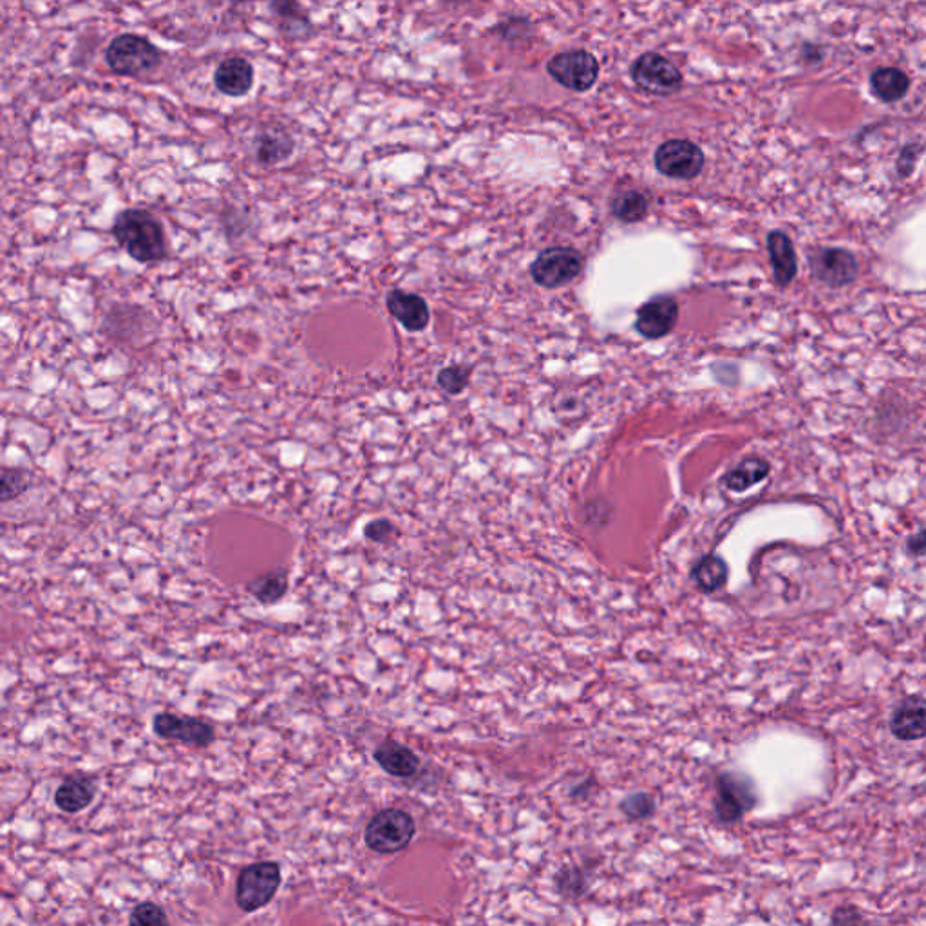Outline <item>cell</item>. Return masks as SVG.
Returning <instances> with one entry per match:
<instances>
[{
    "instance_id": "obj_8",
    "label": "cell",
    "mask_w": 926,
    "mask_h": 926,
    "mask_svg": "<svg viewBox=\"0 0 926 926\" xmlns=\"http://www.w3.org/2000/svg\"><path fill=\"white\" fill-rule=\"evenodd\" d=\"M655 169L671 180H695L704 169V152L690 140H668L661 143L653 156Z\"/></svg>"
},
{
    "instance_id": "obj_5",
    "label": "cell",
    "mask_w": 926,
    "mask_h": 926,
    "mask_svg": "<svg viewBox=\"0 0 926 926\" xmlns=\"http://www.w3.org/2000/svg\"><path fill=\"white\" fill-rule=\"evenodd\" d=\"M630 76L635 86L653 96L675 95L684 86V76L679 67L673 66L668 58L653 51L635 58L630 67Z\"/></svg>"
},
{
    "instance_id": "obj_3",
    "label": "cell",
    "mask_w": 926,
    "mask_h": 926,
    "mask_svg": "<svg viewBox=\"0 0 926 926\" xmlns=\"http://www.w3.org/2000/svg\"><path fill=\"white\" fill-rule=\"evenodd\" d=\"M413 818L400 809H384L369 820L364 840L377 854H395L404 851L415 836Z\"/></svg>"
},
{
    "instance_id": "obj_16",
    "label": "cell",
    "mask_w": 926,
    "mask_h": 926,
    "mask_svg": "<svg viewBox=\"0 0 926 926\" xmlns=\"http://www.w3.org/2000/svg\"><path fill=\"white\" fill-rule=\"evenodd\" d=\"M386 306L407 331H424L431 319L426 301L406 290H391L386 297Z\"/></svg>"
},
{
    "instance_id": "obj_26",
    "label": "cell",
    "mask_w": 926,
    "mask_h": 926,
    "mask_svg": "<svg viewBox=\"0 0 926 926\" xmlns=\"http://www.w3.org/2000/svg\"><path fill=\"white\" fill-rule=\"evenodd\" d=\"M29 482L26 473L19 467H4L2 471V501L19 498L20 494L28 491Z\"/></svg>"
},
{
    "instance_id": "obj_10",
    "label": "cell",
    "mask_w": 926,
    "mask_h": 926,
    "mask_svg": "<svg viewBox=\"0 0 926 926\" xmlns=\"http://www.w3.org/2000/svg\"><path fill=\"white\" fill-rule=\"evenodd\" d=\"M814 277L831 288L851 284L858 277V261L845 248H820L809 256Z\"/></svg>"
},
{
    "instance_id": "obj_20",
    "label": "cell",
    "mask_w": 926,
    "mask_h": 926,
    "mask_svg": "<svg viewBox=\"0 0 926 926\" xmlns=\"http://www.w3.org/2000/svg\"><path fill=\"white\" fill-rule=\"evenodd\" d=\"M96 782L87 776H71L64 780L55 793V804L60 811L76 814L84 811L95 800Z\"/></svg>"
},
{
    "instance_id": "obj_14",
    "label": "cell",
    "mask_w": 926,
    "mask_h": 926,
    "mask_svg": "<svg viewBox=\"0 0 926 926\" xmlns=\"http://www.w3.org/2000/svg\"><path fill=\"white\" fill-rule=\"evenodd\" d=\"M256 80V69L245 57H228L219 62L214 71V86L221 95L230 98L246 96Z\"/></svg>"
},
{
    "instance_id": "obj_11",
    "label": "cell",
    "mask_w": 926,
    "mask_h": 926,
    "mask_svg": "<svg viewBox=\"0 0 926 926\" xmlns=\"http://www.w3.org/2000/svg\"><path fill=\"white\" fill-rule=\"evenodd\" d=\"M753 784L744 776L726 773L717 782L715 809L722 822H737L755 805Z\"/></svg>"
},
{
    "instance_id": "obj_6",
    "label": "cell",
    "mask_w": 926,
    "mask_h": 926,
    "mask_svg": "<svg viewBox=\"0 0 926 926\" xmlns=\"http://www.w3.org/2000/svg\"><path fill=\"white\" fill-rule=\"evenodd\" d=\"M549 73L559 86L570 89L574 93H586L588 89L596 86L599 78V62L597 58L585 49L563 51L547 62Z\"/></svg>"
},
{
    "instance_id": "obj_13",
    "label": "cell",
    "mask_w": 926,
    "mask_h": 926,
    "mask_svg": "<svg viewBox=\"0 0 926 926\" xmlns=\"http://www.w3.org/2000/svg\"><path fill=\"white\" fill-rule=\"evenodd\" d=\"M268 10L275 19L279 33H283L288 40L306 42L315 37L317 29L301 0H270Z\"/></svg>"
},
{
    "instance_id": "obj_28",
    "label": "cell",
    "mask_w": 926,
    "mask_h": 926,
    "mask_svg": "<svg viewBox=\"0 0 926 926\" xmlns=\"http://www.w3.org/2000/svg\"><path fill=\"white\" fill-rule=\"evenodd\" d=\"M131 925H169V917L163 912V908L158 907L156 903L145 901V903H140L138 907H134L133 914H131Z\"/></svg>"
},
{
    "instance_id": "obj_2",
    "label": "cell",
    "mask_w": 926,
    "mask_h": 926,
    "mask_svg": "<svg viewBox=\"0 0 926 926\" xmlns=\"http://www.w3.org/2000/svg\"><path fill=\"white\" fill-rule=\"evenodd\" d=\"M163 53L149 38L136 33H122L105 49V62L114 75L142 78L156 71Z\"/></svg>"
},
{
    "instance_id": "obj_22",
    "label": "cell",
    "mask_w": 926,
    "mask_h": 926,
    "mask_svg": "<svg viewBox=\"0 0 926 926\" xmlns=\"http://www.w3.org/2000/svg\"><path fill=\"white\" fill-rule=\"evenodd\" d=\"M769 471H771V467H769L766 460L751 456V458L742 460L735 469H731L724 476V485L728 487L729 491L744 492L751 489L756 483L764 482L769 476Z\"/></svg>"
},
{
    "instance_id": "obj_25",
    "label": "cell",
    "mask_w": 926,
    "mask_h": 926,
    "mask_svg": "<svg viewBox=\"0 0 926 926\" xmlns=\"http://www.w3.org/2000/svg\"><path fill=\"white\" fill-rule=\"evenodd\" d=\"M693 579L699 588L704 592H715L728 581L729 570L724 559L719 556L709 554L706 558L700 559L699 563L693 568Z\"/></svg>"
},
{
    "instance_id": "obj_33",
    "label": "cell",
    "mask_w": 926,
    "mask_h": 926,
    "mask_svg": "<svg viewBox=\"0 0 926 926\" xmlns=\"http://www.w3.org/2000/svg\"><path fill=\"white\" fill-rule=\"evenodd\" d=\"M445 4H451V6H462V4H469L471 0H442Z\"/></svg>"
},
{
    "instance_id": "obj_19",
    "label": "cell",
    "mask_w": 926,
    "mask_h": 926,
    "mask_svg": "<svg viewBox=\"0 0 926 926\" xmlns=\"http://www.w3.org/2000/svg\"><path fill=\"white\" fill-rule=\"evenodd\" d=\"M870 93L883 104H894L910 93V76L899 67H878L870 73Z\"/></svg>"
},
{
    "instance_id": "obj_31",
    "label": "cell",
    "mask_w": 926,
    "mask_h": 926,
    "mask_svg": "<svg viewBox=\"0 0 926 926\" xmlns=\"http://www.w3.org/2000/svg\"><path fill=\"white\" fill-rule=\"evenodd\" d=\"M393 532H395V527H393V523L388 520L371 521V523L366 525V529H364L366 538L371 539V541H377V543L388 541Z\"/></svg>"
},
{
    "instance_id": "obj_27",
    "label": "cell",
    "mask_w": 926,
    "mask_h": 926,
    "mask_svg": "<svg viewBox=\"0 0 926 926\" xmlns=\"http://www.w3.org/2000/svg\"><path fill=\"white\" fill-rule=\"evenodd\" d=\"M471 371L465 366H449L438 373V386L449 395H458L469 386Z\"/></svg>"
},
{
    "instance_id": "obj_12",
    "label": "cell",
    "mask_w": 926,
    "mask_h": 926,
    "mask_svg": "<svg viewBox=\"0 0 926 926\" xmlns=\"http://www.w3.org/2000/svg\"><path fill=\"white\" fill-rule=\"evenodd\" d=\"M679 319V304L670 295H657L652 301L644 303L635 319V330L644 339H662L670 335Z\"/></svg>"
},
{
    "instance_id": "obj_4",
    "label": "cell",
    "mask_w": 926,
    "mask_h": 926,
    "mask_svg": "<svg viewBox=\"0 0 926 926\" xmlns=\"http://www.w3.org/2000/svg\"><path fill=\"white\" fill-rule=\"evenodd\" d=\"M281 879V867L275 861H259L248 865L241 870L237 879V905L246 914L266 907L281 887Z\"/></svg>"
},
{
    "instance_id": "obj_29",
    "label": "cell",
    "mask_w": 926,
    "mask_h": 926,
    "mask_svg": "<svg viewBox=\"0 0 926 926\" xmlns=\"http://www.w3.org/2000/svg\"><path fill=\"white\" fill-rule=\"evenodd\" d=\"M921 154H923V145H919V143H907L901 149L898 161H896V169H898L901 178H908L914 172V167H916Z\"/></svg>"
},
{
    "instance_id": "obj_18",
    "label": "cell",
    "mask_w": 926,
    "mask_h": 926,
    "mask_svg": "<svg viewBox=\"0 0 926 926\" xmlns=\"http://www.w3.org/2000/svg\"><path fill=\"white\" fill-rule=\"evenodd\" d=\"M767 252L773 266L776 283L789 286L798 274V261L794 252L793 241L780 230H773L767 236Z\"/></svg>"
},
{
    "instance_id": "obj_17",
    "label": "cell",
    "mask_w": 926,
    "mask_h": 926,
    "mask_svg": "<svg viewBox=\"0 0 926 926\" xmlns=\"http://www.w3.org/2000/svg\"><path fill=\"white\" fill-rule=\"evenodd\" d=\"M295 151V140H293L290 131H286L281 125H274L270 129H265L257 133L254 140V154L259 165L263 167H275L279 163L288 160Z\"/></svg>"
},
{
    "instance_id": "obj_7",
    "label": "cell",
    "mask_w": 926,
    "mask_h": 926,
    "mask_svg": "<svg viewBox=\"0 0 926 926\" xmlns=\"http://www.w3.org/2000/svg\"><path fill=\"white\" fill-rule=\"evenodd\" d=\"M583 256L576 248L554 246L539 254L530 266V275L534 283L543 288H559L572 283L583 272Z\"/></svg>"
},
{
    "instance_id": "obj_23",
    "label": "cell",
    "mask_w": 926,
    "mask_h": 926,
    "mask_svg": "<svg viewBox=\"0 0 926 926\" xmlns=\"http://www.w3.org/2000/svg\"><path fill=\"white\" fill-rule=\"evenodd\" d=\"M610 210L621 223H639L648 216L650 196L643 190H624L614 196Z\"/></svg>"
},
{
    "instance_id": "obj_32",
    "label": "cell",
    "mask_w": 926,
    "mask_h": 926,
    "mask_svg": "<svg viewBox=\"0 0 926 926\" xmlns=\"http://www.w3.org/2000/svg\"><path fill=\"white\" fill-rule=\"evenodd\" d=\"M907 547L912 556H926V529L919 530L912 538H908Z\"/></svg>"
},
{
    "instance_id": "obj_1",
    "label": "cell",
    "mask_w": 926,
    "mask_h": 926,
    "mask_svg": "<svg viewBox=\"0 0 926 926\" xmlns=\"http://www.w3.org/2000/svg\"><path fill=\"white\" fill-rule=\"evenodd\" d=\"M116 243L142 265L158 263L167 257V234L160 219L147 208H125L113 223Z\"/></svg>"
},
{
    "instance_id": "obj_30",
    "label": "cell",
    "mask_w": 926,
    "mask_h": 926,
    "mask_svg": "<svg viewBox=\"0 0 926 926\" xmlns=\"http://www.w3.org/2000/svg\"><path fill=\"white\" fill-rule=\"evenodd\" d=\"M624 813L634 818H643L653 811L652 798L648 794H635L630 796L623 804Z\"/></svg>"
},
{
    "instance_id": "obj_24",
    "label": "cell",
    "mask_w": 926,
    "mask_h": 926,
    "mask_svg": "<svg viewBox=\"0 0 926 926\" xmlns=\"http://www.w3.org/2000/svg\"><path fill=\"white\" fill-rule=\"evenodd\" d=\"M246 590L256 597L257 601L265 605L277 603L279 599H283L288 590V570L275 568L263 576H257L246 585Z\"/></svg>"
},
{
    "instance_id": "obj_21",
    "label": "cell",
    "mask_w": 926,
    "mask_h": 926,
    "mask_svg": "<svg viewBox=\"0 0 926 926\" xmlns=\"http://www.w3.org/2000/svg\"><path fill=\"white\" fill-rule=\"evenodd\" d=\"M375 760L386 773L398 776V778L415 775L420 766L418 756L409 747L402 746L395 740H388L382 746H378L375 751Z\"/></svg>"
},
{
    "instance_id": "obj_15",
    "label": "cell",
    "mask_w": 926,
    "mask_h": 926,
    "mask_svg": "<svg viewBox=\"0 0 926 926\" xmlns=\"http://www.w3.org/2000/svg\"><path fill=\"white\" fill-rule=\"evenodd\" d=\"M890 731L894 737L910 742L926 737V699L912 695L894 709L890 719Z\"/></svg>"
},
{
    "instance_id": "obj_9",
    "label": "cell",
    "mask_w": 926,
    "mask_h": 926,
    "mask_svg": "<svg viewBox=\"0 0 926 926\" xmlns=\"http://www.w3.org/2000/svg\"><path fill=\"white\" fill-rule=\"evenodd\" d=\"M152 728L158 737L187 746L207 747L216 740L214 726L207 720L180 717L174 713H158L152 720Z\"/></svg>"
}]
</instances>
